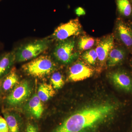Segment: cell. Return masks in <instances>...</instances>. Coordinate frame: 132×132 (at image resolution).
I'll return each instance as SVG.
<instances>
[{
	"label": "cell",
	"instance_id": "obj_1",
	"mask_svg": "<svg viewBox=\"0 0 132 132\" xmlns=\"http://www.w3.org/2000/svg\"><path fill=\"white\" fill-rule=\"evenodd\" d=\"M117 105L102 102L86 106L66 118L52 132H95L113 117Z\"/></svg>",
	"mask_w": 132,
	"mask_h": 132
},
{
	"label": "cell",
	"instance_id": "obj_2",
	"mask_svg": "<svg viewBox=\"0 0 132 132\" xmlns=\"http://www.w3.org/2000/svg\"><path fill=\"white\" fill-rule=\"evenodd\" d=\"M22 68L29 75L42 78L54 72L56 69V65L50 56L42 55L24 64Z\"/></svg>",
	"mask_w": 132,
	"mask_h": 132
},
{
	"label": "cell",
	"instance_id": "obj_3",
	"mask_svg": "<svg viewBox=\"0 0 132 132\" xmlns=\"http://www.w3.org/2000/svg\"><path fill=\"white\" fill-rule=\"evenodd\" d=\"M51 43L49 38H44L22 45L15 50V61L22 62L38 57L48 49Z\"/></svg>",
	"mask_w": 132,
	"mask_h": 132
},
{
	"label": "cell",
	"instance_id": "obj_4",
	"mask_svg": "<svg viewBox=\"0 0 132 132\" xmlns=\"http://www.w3.org/2000/svg\"><path fill=\"white\" fill-rule=\"evenodd\" d=\"M76 45L75 39L73 37L59 41L53 52L54 56L62 64L72 63L79 55V52L76 50Z\"/></svg>",
	"mask_w": 132,
	"mask_h": 132
},
{
	"label": "cell",
	"instance_id": "obj_5",
	"mask_svg": "<svg viewBox=\"0 0 132 132\" xmlns=\"http://www.w3.org/2000/svg\"><path fill=\"white\" fill-rule=\"evenodd\" d=\"M32 88L27 80L19 82L8 94L5 96L4 102L6 108L10 109L25 102L31 97Z\"/></svg>",
	"mask_w": 132,
	"mask_h": 132
},
{
	"label": "cell",
	"instance_id": "obj_6",
	"mask_svg": "<svg viewBox=\"0 0 132 132\" xmlns=\"http://www.w3.org/2000/svg\"><path fill=\"white\" fill-rule=\"evenodd\" d=\"M82 31V27L78 18L72 19L59 26L52 35V38L55 40H64L74 36L79 35Z\"/></svg>",
	"mask_w": 132,
	"mask_h": 132
},
{
	"label": "cell",
	"instance_id": "obj_7",
	"mask_svg": "<svg viewBox=\"0 0 132 132\" xmlns=\"http://www.w3.org/2000/svg\"><path fill=\"white\" fill-rule=\"evenodd\" d=\"M94 70L89 65L81 61L74 62L69 68L68 80L71 81H80L90 78Z\"/></svg>",
	"mask_w": 132,
	"mask_h": 132
},
{
	"label": "cell",
	"instance_id": "obj_8",
	"mask_svg": "<svg viewBox=\"0 0 132 132\" xmlns=\"http://www.w3.org/2000/svg\"><path fill=\"white\" fill-rule=\"evenodd\" d=\"M114 46V37L112 35L106 36L97 41L95 49L100 65L103 67L106 64L109 54Z\"/></svg>",
	"mask_w": 132,
	"mask_h": 132
},
{
	"label": "cell",
	"instance_id": "obj_9",
	"mask_svg": "<svg viewBox=\"0 0 132 132\" xmlns=\"http://www.w3.org/2000/svg\"><path fill=\"white\" fill-rule=\"evenodd\" d=\"M110 80L116 87L127 93L132 92V78L126 71L118 70L109 75Z\"/></svg>",
	"mask_w": 132,
	"mask_h": 132
},
{
	"label": "cell",
	"instance_id": "obj_10",
	"mask_svg": "<svg viewBox=\"0 0 132 132\" xmlns=\"http://www.w3.org/2000/svg\"><path fill=\"white\" fill-rule=\"evenodd\" d=\"M116 36L121 42L128 49L132 50V29L122 19H117L116 23Z\"/></svg>",
	"mask_w": 132,
	"mask_h": 132
},
{
	"label": "cell",
	"instance_id": "obj_11",
	"mask_svg": "<svg viewBox=\"0 0 132 132\" xmlns=\"http://www.w3.org/2000/svg\"><path fill=\"white\" fill-rule=\"evenodd\" d=\"M19 82V77L14 67L9 73L0 80V93L6 96L11 92Z\"/></svg>",
	"mask_w": 132,
	"mask_h": 132
},
{
	"label": "cell",
	"instance_id": "obj_12",
	"mask_svg": "<svg viewBox=\"0 0 132 132\" xmlns=\"http://www.w3.org/2000/svg\"><path fill=\"white\" fill-rule=\"evenodd\" d=\"M15 62V50L0 56V80L9 73Z\"/></svg>",
	"mask_w": 132,
	"mask_h": 132
},
{
	"label": "cell",
	"instance_id": "obj_13",
	"mask_svg": "<svg viewBox=\"0 0 132 132\" xmlns=\"http://www.w3.org/2000/svg\"><path fill=\"white\" fill-rule=\"evenodd\" d=\"M42 102L37 94H35L26 104V110L36 119L40 118L43 113L44 108Z\"/></svg>",
	"mask_w": 132,
	"mask_h": 132
},
{
	"label": "cell",
	"instance_id": "obj_14",
	"mask_svg": "<svg viewBox=\"0 0 132 132\" xmlns=\"http://www.w3.org/2000/svg\"><path fill=\"white\" fill-rule=\"evenodd\" d=\"M126 56V52L123 48L113 47L110 51L106 61L108 67L118 65L124 61Z\"/></svg>",
	"mask_w": 132,
	"mask_h": 132
},
{
	"label": "cell",
	"instance_id": "obj_15",
	"mask_svg": "<svg viewBox=\"0 0 132 132\" xmlns=\"http://www.w3.org/2000/svg\"><path fill=\"white\" fill-rule=\"evenodd\" d=\"M9 132H20V124L18 116L12 109H4L2 111Z\"/></svg>",
	"mask_w": 132,
	"mask_h": 132
},
{
	"label": "cell",
	"instance_id": "obj_16",
	"mask_svg": "<svg viewBox=\"0 0 132 132\" xmlns=\"http://www.w3.org/2000/svg\"><path fill=\"white\" fill-rule=\"evenodd\" d=\"M55 93V89L52 85L44 83L39 86L37 95L42 101L45 102L53 97Z\"/></svg>",
	"mask_w": 132,
	"mask_h": 132
},
{
	"label": "cell",
	"instance_id": "obj_17",
	"mask_svg": "<svg viewBox=\"0 0 132 132\" xmlns=\"http://www.w3.org/2000/svg\"><path fill=\"white\" fill-rule=\"evenodd\" d=\"M117 10L121 16L130 17L132 14V4L130 0H116Z\"/></svg>",
	"mask_w": 132,
	"mask_h": 132
},
{
	"label": "cell",
	"instance_id": "obj_18",
	"mask_svg": "<svg viewBox=\"0 0 132 132\" xmlns=\"http://www.w3.org/2000/svg\"><path fill=\"white\" fill-rule=\"evenodd\" d=\"M94 38L87 35L81 36L77 43L78 50L80 52H84L92 49L97 43Z\"/></svg>",
	"mask_w": 132,
	"mask_h": 132
},
{
	"label": "cell",
	"instance_id": "obj_19",
	"mask_svg": "<svg viewBox=\"0 0 132 132\" xmlns=\"http://www.w3.org/2000/svg\"><path fill=\"white\" fill-rule=\"evenodd\" d=\"M81 58L89 65L95 66L98 62V56L95 48L85 51L81 55Z\"/></svg>",
	"mask_w": 132,
	"mask_h": 132
},
{
	"label": "cell",
	"instance_id": "obj_20",
	"mask_svg": "<svg viewBox=\"0 0 132 132\" xmlns=\"http://www.w3.org/2000/svg\"><path fill=\"white\" fill-rule=\"evenodd\" d=\"M50 82L55 90L61 88L65 84L63 75L59 72H54L52 74Z\"/></svg>",
	"mask_w": 132,
	"mask_h": 132
},
{
	"label": "cell",
	"instance_id": "obj_21",
	"mask_svg": "<svg viewBox=\"0 0 132 132\" xmlns=\"http://www.w3.org/2000/svg\"><path fill=\"white\" fill-rule=\"evenodd\" d=\"M0 132H9L7 123L5 118L0 115Z\"/></svg>",
	"mask_w": 132,
	"mask_h": 132
},
{
	"label": "cell",
	"instance_id": "obj_22",
	"mask_svg": "<svg viewBox=\"0 0 132 132\" xmlns=\"http://www.w3.org/2000/svg\"><path fill=\"white\" fill-rule=\"evenodd\" d=\"M26 132H38V128L35 125L29 124L27 126Z\"/></svg>",
	"mask_w": 132,
	"mask_h": 132
},
{
	"label": "cell",
	"instance_id": "obj_23",
	"mask_svg": "<svg viewBox=\"0 0 132 132\" xmlns=\"http://www.w3.org/2000/svg\"><path fill=\"white\" fill-rule=\"evenodd\" d=\"M75 13L78 16H80L86 14L85 10L83 8L80 7L76 8L75 10Z\"/></svg>",
	"mask_w": 132,
	"mask_h": 132
},
{
	"label": "cell",
	"instance_id": "obj_24",
	"mask_svg": "<svg viewBox=\"0 0 132 132\" xmlns=\"http://www.w3.org/2000/svg\"><path fill=\"white\" fill-rule=\"evenodd\" d=\"M131 64H132V60H131Z\"/></svg>",
	"mask_w": 132,
	"mask_h": 132
},
{
	"label": "cell",
	"instance_id": "obj_25",
	"mask_svg": "<svg viewBox=\"0 0 132 132\" xmlns=\"http://www.w3.org/2000/svg\"><path fill=\"white\" fill-rule=\"evenodd\" d=\"M131 3L132 4V0H131Z\"/></svg>",
	"mask_w": 132,
	"mask_h": 132
},
{
	"label": "cell",
	"instance_id": "obj_26",
	"mask_svg": "<svg viewBox=\"0 0 132 132\" xmlns=\"http://www.w3.org/2000/svg\"><path fill=\"white\" fill-rule=\"evenodd\" d=\"M131 26V28L132 29V25Z\"/></svg>",
	"mask_w": 132,
	"mask_h": 132
},
{
	"label": "cell",
	"instance_id": "obj_27",
	"mask_svg": "<svg viewBox=\"0 0 132 132\" xmlns=\"http://www.w3.org/2000/svg\"><path fill=\"white\" fill-rule=\"evenodd\" d=\"M131 132H132V131H131Z\"/></svg>",
	"mask_w": 132,
	"mask_h": 132
},
{
	"label": "cell",
	"instance_id": "obj_28",
	"mask_svg": "<svg viewBox=\"0 0 132 132\" xmlns=\"http://www.w3.org/2000/svg\"><path fill=\"white\" fill-rule=\"evenodd\" d=\"M0 95H1V93H0Z\"/></svg>",
	"mask_w": 132,
	"mask_h": 132
}]
</instances>
